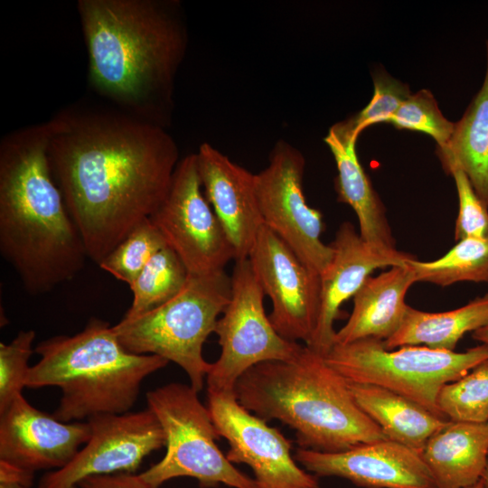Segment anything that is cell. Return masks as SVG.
Instances as JSON below:
<instances>
[{"instance_id":"1","label":"cell","mask_w":488,"mask_h":488,"mask_svg":"<svg viewBox=\"0 0 488 488\" xmlns=\"http://www.w3.org/2000/svg\"><path fill=\"white\" fill-rule=\"evenodd\" d=\"M45 126L52 177L99 265L164 200L178 146L165 127L125 112L68 108Z\"/></svg>"},{"instance_id":"2","label":"cell","mask_w":488,"mask_h":488,"mask_svg":"<svg viewBox=\"0 0 488 488\" xmlns=\"http://www.w3.org/2000/svg\"><path fill=\"white\" fill-rule=\"evenodd\" d=\"M89 82L125 113L165 127L187 31L176 1L79 0Z\"/></svg>"},{"instance_id":"3","label":"cell","mask_w":488,"mask_h":488,"mask_svg":"<svg viewBox=\"0 0 488 488\" xmlns=\"http://www.w3.org/2000/svg\"><path fill=\"white\" fill-rule=\"evenodd\" d=\"M0 253L33 296L72 279L88 258L52 177L45 122L0 142Z\"/></svg>"},{"instance_id":"4","label":"cell","mask_w":488,"mask_h":488,"mask_svg":"<svg viewBox=\"0 0 488 488\" xmlns=\"http://www.w3.org/2000/svg\"><path fill=\"white\" fill-rule=\"evenodd\" d=\"M234 395L260 418L293 428L299 448L337 453L388 439L357 405L348 381L305 345L293 361L251 367Z\"/></svg>"},{"instance_id":"5","label":"cell","mask_w":488,"mask_h":488,"mask_svg":"<svg viewBox=\"0 0 488 488\" xmlns=\"http://www.w3.org/2000/svg\"><path fill=\"white\" fill-rule=\"evenodd\" d=\"M34 352L41 358L30 367L25 387H58L61 396L52 415L66 423L130 411L144 380L169 362L127 351L113 326L97 318L72 336L41 342Z\"/></svg>"},{"instance_id":"6","label":"cell","mask_w":488,"mask_h":488,"mask_svg":"<svg viewBox=\"0 0 488 488\" xmlns=\"http://www.w3.org/2000/svg\"><path fill=\"white\" fill-rule=\"evenodd\" d=\"M231 296V277L224 269L190 274L183 289L166 303L113 325L122 346L136 354L157 355L179 365L197 392L211 363L202 356L208 336Z\"/></svg>"},{"instance_id":"7","label":"cell","mask_w":488,"mask_h":488,"mask_svg":"<svg viewBox=\"0 0 488 488\" xmlns=\"http://www.w3.org/2000/svg\"><path fill=\"white\" fill-rule=\"evenodd\" d=\"M191 385L172 382L146 393L147 408L165 436L164 456L137 474L145 488H160L174 478L190 477L202 488L224 484L257 488L254 479L238 470L219 449L220 437L207 406Z\"/></svg>"},{"instance_id":"8","label":"cell","mask_w":488,"mask_h":488,"mask_svg":"<svg viewBox=\"0 0 488 488\" xmlns=\"http://www.w3.org/2000/svg\"><path fill=\"white\" fill-rule=\"evenodd\" d=\"M324 357L348 382L392 390L446 419L437 405L441 389L488 359V345L481 343L462 352L422 345L387 350L382 341L366 338L335 343Z\"/></svg>"},{"instance_id":"9","label":"cell","mask_w":488,"mask_h":488,"mask_svg":"<svg viewBox=\"0 0 488 488\" xmlns=\"http://www.w3.org/2000/svg\"><path fill=\"white\" fill-rule=\"evenodd\" d=\"M231 296L214 333L221 354L206 376L207 391L234 392L238 380L265 361L296 359L305 345L283 338L273 327L263 305L264 292L249 258L236 260Z\"/></svg>"},{"instance_id":"10","label":"cell","mask_w":488,"mask_h":488,"mask_svg":"<svg viewBox=\"0 0 488 488\" xmlns=\"http://www.w3.org/2000/svg\"><path fill=\"white\" fill-rule=\"evenodd\" d=\"M305 157L285 140L273 146L268 164L255 174V188L264 226L276 233L314 274L320 276L333 257L321 240L322 213L311 208L303 191Z\"/></svg>"},{"instance_id":"11","label":"cell","mask_w":488,"mask_h":488,"mask_svg":"<svg viewBox=\"0 0 488 488\" xmlns=\"http://www.w3.org/2000/svg\"><path fill=\"white\" fill-rule=\"evenodd\" d=\"M189 274L223 270L234 249L206 199L196 153L180 160L164 200L149 217Z\"/></svg>"},{"instance_id":"12","label":"cell","mask_w":488,"mask_h":488,"mask_svg":"<svg viewBox=\"0 0 488 488\" xmlns=\"http://www.w3.org/2000/svg\"><path fill=\"white\" fill-rule=\"evenodd\" d=\"M87 422V443L64 467L44 474L38 488H71L90 476L134 474L146 456L165 446L164 430L149 408L98 414Z\"/></svg>"},{"instance_id":"13","label":"cell","mask_w":488,"mask_h":488,"mask_svg":"<svg viewBox=\"0 0 488 488\" xmlns=\"http://www.w3.org/2000/svg\"><path fill=\"white\" fill-rule=\"evenodd\" d=\"M207 408L219 436L230 446L228 460L249 465L257 488H319L317 476L293 458L291 441L246 409L234 392L207 391Z\"/></svg>"},{"instance_id":"14","label":"cell","mask_w":488,"mask_h":488,"mask_svg":"<svg viewBox=\"0 0 488 488\" xmlns=\"http://www.w3.org/2000/svg\"><path fill=\"white\" fill-rule=\"evenodd\" d=\"M254 273L272 302L268 315L285 339L306 345L320 312V276L311 271L271 230L263 226L249 252Z\"/></svg>"},{"instance_id":"15","label":"cell","mask_w":488,"mask_h":488,"mask_svg":"<svg viewBox=\"0 0 488 488\" xmlns=\"http://www.w3.org/2000/svg\"><path fill=\"white\" fill-rule=\"evenodd\" d=\"M296 460L317 477H338L361 488H436L421 452L389 439L337 453L297 448Z\"/></svg>"},{"instance_id":"16","label":"cell","mask_w":488,"mask_h":488,"mask_svg":"<svg viewBox=\"0 0 488 488\" xmlns=\"http://www.w3.org/2000/svg\"><path fill=\"white\" fill-rule=\"evenodd\" d=\"M89 436L88 422L60 421L23 395L0 413V460L33 473L64 467Z\"/></svg>"},{"instance_id":"17","label":"cell","mask_w":488,"mask_h":488,"mask_svg":"<svg viewBox=\"0 0 488 488\" xmlns=\"http://www.w3.org/2000/svg\"><path fill=\"white\" fill-rule=\"evenodd\" d=\"M333 257L320 275V312L311 341L305 345L325 356L334 344V321L343 303L353 297L364 281L379 267L405 265L411 255L396 250L386 252L366 243L354 226L343 222L331 243Z\"/></svg>"},{"instance_id":"18","label":"cell","mask_w":488,"mask_h":488,"mask_svg":"<svg viewBox=\"0 0 488 488\" xmlns=\"http://www.w3.org/2000/svg\"><path fill=\"white\" fill-rule=\"evenodd\" d=\"M196 155L204 195L234 249L235 261L248 258L264 226L255 174L206 142Z\"/></svg>"},{"instance_id":"19","label":"cell","mask_w":488,"mask_h":488,"mask_svg":"<svg viewBox=\"0 0 488 488\" xmlns=\"http://www.w3.org/2000/svg\"><path fill=\"white\" fill-rule=\"evenodd\" d=\"M416 282L415 273L408 262L390 267L376 277L370 276L354 295L352 312L346 324L336 332L334 344L366 338L384 342L391 337L403 322L408 306L406 295Z\"/></svg>"},{"instance_id":"20","label":"cell","mask_w":488,"mask_h":488,"mask_svg":"<svg viewBox=\"0 0 488 488\" xmlns=\"http://www.w3.org/2000/svg\"><path fill=\"white\" fill-rule=\"evenodd\" d=\"M324 141L333 155L338 171L337 200L354 211L361 239L381 251L398 250L385 207L359 162L355 149L357 140L335 124L329 128Z\"/></svg>"},{"instance_id":"21","label":"cell","mask_w":488,"mask_h":488,"mask_svg":"<svg viewBox=\"0 0 488 488\" xmlns=\"http://www.w3.org/2000/svg\"><path fill=\"white\" fill-rule=\"evenodd\" d=\"M436 488H466L478 483L488 463V422L449 421L421 451Z\"/></svg>"},{"instance_id":"22","label":"cell","mask_w":488,"mask_h":488,"mask_svg":"<svg viewBox=\"0 0 488 488\" xmlns=\"http://www.w3.org/2000/svg\"><path fill=\"white\" fill-rule=\"evenodd\" d=\"M348 384L357 405L385 436L410 448L421 452L427 440L449 422L392 390L371 384Z\"/></svg>"},{"instance_id":"23","label":"cell","mask_w":488,"mask_h":488,"mask_svg":"<svg viewBox=\"0 0 488 488\" xmlns=\"http://www.w3.org/2000/svg\"><path fill=\"white\" fill-rule=\"evenodd\" d=\"M486 72L483 85L455 123L453 135L443 148H437L444 169L465 173L475 193L488 208V40Z\"/></svg>"},{"instance_id":"24","label":"cell","mask_w":488,"mask_h":488,"mask_svg":"<svg viewBox=\"0 0 488 488\" xmlns=\"http://www.w3.org/2000/svg\"><path fill=\"white\" fill-rule=\"evenodd\" d=\"M488 325V293L459 308L429 313L408 306L399 330L383 342L387 350L407 345L454 351L469 332Z\"/></svg>"},{"instance_id":"25","label":"cell","mask_w":488,"mask_h":488,"mask_svg":"<svg viewBox=\"0 0 488 488\" xmlns=\"http://www.w3.org/2000/svg\"><path fill=\"white\" fill-rule=\"evenodd\" d=\"M408 263L417 282L442 287L464 281L488 283V239H464L436 260L423 262L412 258Z\"/></svg>"},{"instance_id":"26","label":"cell","mask_w":488,"mask_h":488,"mask_svg":"<svg viewBox=\"0 0 488 488\" xmlns=\"http://www.w3.org/2000/svg\"><path fill=\"white\" fill-rule=\"evenodd\" d=\"M189 271L169 246L155 253L130 286L131 306L125 318L145 314L172 299L184 286Z\"/></svg>"},{"instance_id":"27","label":"cell","mask_w":488,"mask_h":488,"mask_svg":"<svg viewBox=\"0 0 488 488\" xmlns=\"http://www.w3.org/2000/svg\"><path fill=\"white\" fill-rule=\"evenodd\" d=\"M437 405L449 421L487 423L488 359L446 384L438 394Z\"/></svg>"},{"instance_id":"28","label":"cell","mask_w":488,"mask_h":488,"mask_svg":"<svg viewBox=\"0 0 488 488\" xmlns=\"http://www.w3.org/2000/svg\"><path fill=\"white\" fill-rule=\"evenodd\" d=\"M165 246L161 232L148 218L135 227L99 266L130 287L152 257Z\"/></svg>"},{"instance_id":"29","label":"cell","mask_w":488,"mask_h":488,"mask_svg":"<svg viewBox=\"0 0 488 488\" xmlns=\"http://www.w3.org/2000/svg\"><path fill=\"white\" fill-rule=\"evenodd\" d=\"M372 79L374 92L369 104L352 117L337 123L347 136L355 140L364 128L377 123H389L399 106L411 95L408 84L384 70L377 71Z\"/></svg>"},{"instance_id":"30","label":"cell","mask_w":488,"mask_h":488,"mask_svg":"<svg viewBox=\"0 0 488 488\" xmlns=\"http://www.w3.org/2000/svg\"><path fill=\"white\" fill-rule=\"evenodd\" d=\"M399 129L420 131L429 135L443 148L450 140L455 123L446 119L428 89L411 94L398 108L389 122Z\"/></svg>"},{"instance_id":"31","label":"cell","mask_w":488,"mask_h":488,"mask_svg":"<svg viewBox=\"0 0 488 488\" xmlns=\"http://www.w3.org/2000/svg\"><path fill=\"white\" fill-rule=\"evenodd\" d=\"M34 339L33 330H22L9 343H0V413L22 395Z\"/></svg>"},{"instance_id":"32","label":"cell","mask_w":488,"mask_h":488,"mask_svg":"<svg viewBox=\"0 0 488 488\" xmlns=\"http://www.w3.org/2000/svg\"><path fill=\"white\" fill-rule=\"evenodd\" d=\"M447 173L454 177L458 195L455 241L467 238L488 239V208L479 199L463 171L450 168Z\"/></svg>"},{"instance_id":"33","label":"cell","mask_w":488,"mask_h":488,"mask_svg":"<svg viewBox=\"0 0 488 488\" xmlns=\"http://www.w3.org/2000/svg\"><path fill=\"white\" fill-rule=\"evenodd\" d=\"M80 488H145L137 474H114L90 476L81 481Z\"/></svg>"},{"instance_id":"34","label":"cell","mask_w":488,"mask_h":488,"mask_svg":"<svg viewBox=\"0 0 488 488\" xmlns=\"http://www.w3.org/2000/svg\"><path fill=\"white\" fill-rule=\"evenodd\" d=\"M34 473L0 460V483H17L31 487Z\"/></svg>"},{"instance_id":"35","label":"cell","mask_w":488,"mask_h":488,"mask_svg":"<svg viewBox=\"0 0 488 488\" xmlns=\"http://www.w3.org/2000/svg\"><path fill=\"white\" fill-rule=\"evenodd\" d=\"M473 338L480 343L488 345V325L474 331L472 334Z\"/></svg>"},{"instance_id":"36","label":"cell","mask_w":488,"mask_h":488,"mask_svg":"<svg viewBox=\"0 0 488 488\" xmlns=\"http://www.w3.org/2000/svg\"><path fill=\"white\" fill-rule=\"evenodd\" d=\"M0 488H30L17 483H0Z\"/></svg>"},{"instance_id":"37","label":"cell","mask_w":488,"mask_h":488,"mask_svg":"<svg viewBox=\"0 0 488 488\" xmlns=\"http://www.w3.org/2000/svg\"><path fill=\"white\" fill-rule=\"evenodd\" d=\"M483 488H488V463L482 477Z\"/></svg>"},{"instance_id":"38","label":"cell","mask_w":488,"mask_h":488,"mask_svg":"<svg viewBox=\"0 0 488 488\" xmlns=\"http://www.w3.org/2000/svg\"><path fill=\"white\" fill-rule=\"evenodd\" d=\"M466 488H483L482 479L478 483H474V484H473L471 486H468Z\"/></svg>"},{"instance_id":"39","label":"cell","mask_w":488,"mask_h":488,"mask_svg":"<svg viewBox=\"0 0 488 488\" xmlns=\"http://www.w3.org/2000/svg\"><path fill=\"white\" fill-rule=\"evenodd\" d=\"M71 488H80L79 486H74V487H71Z\"/></svg>"}]
</instances>
